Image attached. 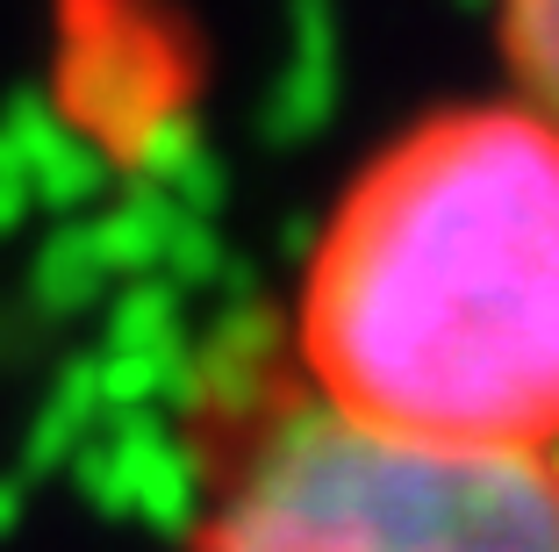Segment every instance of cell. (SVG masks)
<instances>
[{
    "instance_id": "obj_1",
    "label": "cell",
    "mask_w": 559,
    "mask_h": 552,
    "mask_svg": "<svg viewBox=\"0 0 559 552\" xmlns=\"http://www.w3.org/2000/svg\"><path fill=\"white\" fill-rule=\"evenodd\" d=\"M323 402L430 445H559V122L480 101L402 130L301 273Z\"/></svg>"
},
{
    "instance_id": "obj_2",
    "label": "cell",
    "mask_w": 559,
    "mask_h": 552,
    "mask_svg": "<svg viewBox=\"0 0 559 552\" xmlns=\"http://www.w3.org/2000/svg\"><path fill=\"white\" fill-rule=\"evenodd\" d=\"M194 552H559V453L402 438L309 388L259 423Z\"/></svg>"
},
{
    "instance_id": "obj_3",
    "label": "cell",
    "mask_w": 559,
    "mask_h": 552,
    "mask_svg": "<svg viewBox=\"0 0 559 552\" xmlns=\"http://www.w3.org/2000/svg\"><path fill=\"white\" fill-rule=\"evenodd\" d=\"M502 50L516 66V94L559 122V0H502Z\"/></svg>"
}]
</instances>
